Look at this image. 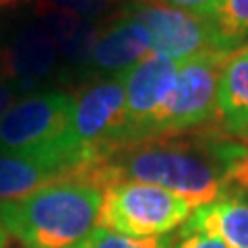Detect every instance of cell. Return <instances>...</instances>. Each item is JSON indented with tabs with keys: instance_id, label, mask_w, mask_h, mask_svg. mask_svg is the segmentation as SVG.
Listing matches in <instances>:
<instances>
[{
	"instance_id": "cell-1",
	"label": "cell",
	"mask_w": 248,
	"mask_h": 248,
	"mask_svg": "<svg viewBox=\"0 0 248 248\" xmlns=\"http://www.w3.org/2000/svg\"><path fill=\"white\" fill-rule=\"evenodd\" d=\"M244 151L246 141L211 124L182 135L118 145L85 168L77 182L99 190L126 180L155 184L199 209L232 197V176Z\"/></svg>"
},
{
	"instance_id": "cell-2",
	"label": "cell",
	"mask_w": 248,
	"mask_h": 248,
	"mask_svg": "<svg viewBox=\"0 0 248 248\" xmlns=\"http://www.w3.org/2000/svg\"><path fill=\"white\" fill-rule=\"evenodd\" d=\"M102 190L56 182L31 195L0 201V228L31 248H75L97 230Z\"/></svg>"
},
{
	"instance_id": "cell-3",
	"label": "cell",
	"mask_w": 248,
	"mask_h": 248,
	"mask_svg": "<svg viewBox=\"0 0 248 248\" xmlns=\"http://www.w3.org/2000/svg\"><path fill=\"white\" fill-rule=\"evenodd\" d=\"M228 54L209 50L178 62L174 83L145 139L182 135L217 124V85Z\"/></svg>"
},
{
	"instance_id": "cell-4",
	"label": "cell",
	"mask_w": 248,
	"mask_h": 248,
	"mask_svg": "<svg viewBox=\"0 0 248 248\" xmlns=\"http://www.w3.org/2000/svg\"><path fill=\"white\" fill-rule=\"evenodd\" d=\"M195 207L161 186L116 182L102 190L97 226L133 238L166 236L186 223Z\"/></svg>"
},
{
	"instance_id": "cell-5",
	"label": "cell",
	"mask_w": 248,
	"mask_h": 248,
	"mask_svg": "<svg viewBox=\"0 0 248 248\" xmlns=\"http://www.w3.org/2000/svg\"><path fill=\"white\" fill-rule=\"evenodd\" d=\"M124 11L143 27L149 37L151 52L174 62H182L209 50H234L219 33L215 21L201 19L159 0L126 2Z\"/></svg>"
},
{
	"instance_id": "cell-6",
	"label": "cell",
	"mask_w": 248,
	"mask_h": 248,
	"mask_svg": "<svg viewBox=\"0 0 248 248\" xmlns=\"http://www.w3.org/2000/svg\"><path fill=\"white\" fill-rule=\"evenodd\" d=\"M75 97L64 91L31 93L0 118V155L40 151L71 126Z\"/></svg>"
},
{
	"instance_id": "cell-7",
	"label": "cell",
	"mask_w": 248,
	"mask_h": 248,
	"mask_svg": "<svg viewBox=\"0 0 248 248\" xmlns=\"http://www.w3.org/2000/svg\"><path fill=\"white\" fill-rule=\"evenodd\" d=\"M176 68L178 62L151 52L128 71L120 73L126 104H124V124L114 147L143 141L147 137L155 112L159 110L174 83Z\"/></svg>"
},
{
	"instance_id": "cell-8",
	"label": "cell",
	"mask_w": 248,
	"mask_h": 248,
	"mask_svg": "<svg viewBox=\"0 0 248 248\" xmlns=\"http://www.w3.org/2000/svg\"><path fill=\"white\" fill-rule=\"evenodd\" d=\"M58 58L60 52L50 31L37 23H27L4 52V77L19 91H31L56 71Z\"/></svg>"
},
{
	"instance_id": "cell-9",
	"label": "cell",
	"mask_w": 248,
	"mask_h": 248,
	"mask_svg": "<svg viewBox=\"0 0 248 248\" xmlns=\"http://www.w3.org/2000/svg\"><path fill=\"white\" fill-rule=\"evenodd\" d=\"M149 54V37L143 27L126 11H122L114 19L99 23L89 68L116 77L128 71Z\"/></svg>"
},
{
	"instance_id": "cell-10",
	"label": "cell",
	"mask_w": 248,
	"mask_h": 248,
	"mask_svg": "<svg viewBox=\"0 0 248 248\" xmlns=\"http://www.w3.org/2000/svg\"><path fill=\"white\" fill-rule=\"evenodd\" d=\"M68 176L66 159L48 149L0 155V201L21 199L42 186L66 182Z\"/></svg>"
},
{
	"instance_id": "cell-11",
	"label": "cell",
	"mask_w": 248,
	"mask_h": 248,
	"mask_svg": "<svg viewBox=\"0 0 248 248\" xmlns=\"http://www.w3.org/2000/svg\"><path fill=\"white\" fill-rule=\"evenodd\" d=\"M217 124L230 137L248 141V44L232 50L221 66Z\"/></svg>"
},
{
	"instance_id": "cell-12",
	"label": "cell",
	"mask_w": 248,
	"mask_h": 248,
	"mask_svg": "<svg viewBox=\"0 0 248 248\" xmlns=\"http://www.w3.org/2000/svg\"><path fill=\"white\" fill-rule=\"evenodd\" d=\"M209 234L228 248H248V201L226 197L192 211L180 236Z\"/></svg>"
},
{
	"instance_id": "cell-13",
	"label": "cell",
	"mask_w": 248,
	"mask_h": 248,
	"mask_svg": "<svg viewBox=\"0 0 248 248\" xmlns=\"http://www.w3.org/2000/svg\"><path fill=\"white\" fill-rule=\"evenodd\" d=\"M35 15L42 25L56 40L60 56L75 66H87L91 62V52L95 46V37L99 31V23H91L75 13L50 9V6H35Z\"/></svg>"
},
{
	"instance_id": "cell-14",
	"label": "cell",
	"mask_w": 248,
	"mask_h": 248,
	"mask_svg": "<svg viewBox=\"0 0 248 248\" xmlns=\"http://www.w3.org/2000/svg\"><path fill=\"white\" fill-rule=\"evenodd\" d=\"M213 21L232 48L248 44V0H221Z\"/></svg>"
},
{
	"instance_id": "cell-15",
	"label": "cell",
	"mask_w": 248,
	"mask_h": 248,
	"mask_svg": "<svg viewBox=\"0 0 248 248\" xmlns=\"http://www.w3.org/2000/svg\"><path fill=\"white\" fill-rule=\"evenodd\" d=\"M40 6H50V9H62L75 13L79 17L91 23H106L120 15L126 6L124 0H37Z\"/></svg>"
},
{
	"instance_id": "cell-16",
	"label": "cell",
	"mask_w": 248,
	"mask_h": 248,
	"mask_svg": "<svg viewBox=\"0 0 248 248\" xmlns=\"http://www.w3.org/2000/svg\"><path fill=\"white\" fill-rule=\"evenodd\" d=\"M75 248H172V246H170V238L166 236L133 238V236H124L110 230L97 228L93 230V234L89 238H85Z\"/></svg>"
},
{
	"instance_id": "cell-17",
	"label": "cell",
	"mask_w": 248,
	"mask_h": 248,
	"mask_svg": "<svg viewBox=\"0 0 248 248\" xmlns=\"http://www.w3.org/2000/svg\"><path fill=\"white\" fill-rule=\"evenodd\" d=\"M159 2L176 6V9L186 11L190 15H197V17H201V19L213 21L217 11H219L221 0H159Z\"/></svg>"
},
{
	"instance_id": "cell-18",
	"label": "cell",
	"mask_w": 248,
	"mask_h": 248,
	"mask_svg": "<svg viewBox=\"0 0 248 248\" xmlns=\"http://www.w3.org/2000/svg\"><path fill=\"white\" fill-rule=\"evenodd\" d=\"M232 197L248 201V141H246V151L242 155V159L238 161L234 176H232Z\"/></svg>"
},
{
	"instance_id": "cell-19",
	"label": "cell",
	"mask_w": 248,
	"mask_h": 248,
	"mask_svg": "<svg viewBox=\"0 0 248 248\" xmlns=\"http://www.w3.org/2000/svg\"><path fill=\"white\" fill-rule=\"evenodd\" d=\"M174 248H228L219 238L209 234H190L182 236V240Z\"/></svg>"
},
{
	"instance_id": "cell-20",
	"label": "cell",
	"mask_w": 248,
	"mask_h": 248,
	"mask_svg": "<svg viewBox=\"0 0 248 248\" xmlns=\"http://www.w3.org/2000/svg\"><path fill=\"white\" fill-rule=\"evenodd\" d=\"M17 93H19V87L13 81H6V79L0 81V118L11 110L13 99L17 97Z\"/></svg>"
},
{
	"instance_id": "cell-21",
	"label": "cell",
	"mask_w": 248,
	"mask_h": 248,
	"mask_svg": "<svg viewBox=\"0 0 248 248\" xmlns=\"http://www.w3.org/2000/svg\"><path fill=\"white\" fill-rule=\"evenodd\" d=\"M25 2H29V0H0V11L2 9H15V6L25 4Z\"/></svg>"
},
{
	"instance_id": "cell-22",
	"label": "cell",
	"mask_w": 248,
	"mask_h": 248,
	"mask_svg": "<svg viewBox=\"0 0 248 248\" xmlns=\"http://www.w3.org/2000/svg\"><path fill=\"white\" fill-rule=\"evenodd\" d=\"M6 246H9V234L0 228V248H6Z\"/></svg>"
},
{
	"instance_id": "cell-23",
	"label": "cell",
	"mask_w": 248,
	"mask_h": 248,
	"mask_svg": "<svg viewBox=\"0 0 248 248\" xmlns=\"http://www.w3.org/2000/svg\"><path fill=\"white\" fill-rule=\"evenodd\" d=\"M2 75H4V52L0 50V77H2ZM0 81H2V79H0Z\"/></svg>"
},
{
	"instance_id": "cell-24",
	"label": "cell",
	"mask_w": 248,
	"mask_h": 248,
	"mask_svg": "<svg viewBox=\"0 0 248 248\" xmlns=\"http://www.w3.org/2000/svg\"><path fill=\"white\" fill-rule=\"evenodd\" d=\"M124 2H137V0H124Z\"/></svg>"
}]
</instances>
